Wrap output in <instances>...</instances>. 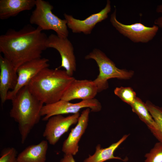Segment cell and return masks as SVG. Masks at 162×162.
I'll list each match as a JSON object with an SVG mask.
<instances>
[{"instance_id": "cell-12", "label": "cell", "mask_w": 162, "mask_h": 162, "mask_svg": "<svg viewBox=\"0 0 162 162\" xmlns=\"http://www.w3.org/2000/svg\"><path fill=\"white\" fill-rule=\"evenodd\" d=\"M90 109L83 110L75 127L72 128L62 145V151L65 154L75 155L78 152L79 143L87 127Z\"/></svg>"}, {"instance_id": "cell-5", "label": "cell", "mask_w": 162, "mask_h": 162, "mask_svg": "<svg viewBox=\"0 0 162 162\" xmlns=\"http://www.w3.org/2000/svg\"><path fill=\"white\" fill-rule=\"evenodd\" d=\"M35 7L29 18L30 24L37 25L42 31L53 30L60 37H68L69 32L67 21L52 13V5L47 1L36 0Z\"/></svg>"}, {"instance_id": "cell-3", "label": "cell", "mask_w": 162, "mask_h": 162, "mask_svg": "<svg viewBox=\"0 0 162 162\" xmlns=\"http://www.w3.org/2000/svg\"><path fill=\"white\" fill-rule=\"evenodd\" d=\"M11 100L10 116L18 124L23 144L33 127L39 122L44 104L31 93L28 85L20 89Z\"/></svg>"}, {"instance_id": "cell-11", "label": "cell", "mask_w": 162, "mask_h": 162, "mask_svg": "<svg viewBox=\"0 0 162 162\" xmlns=\"http://www.w3.org/2000/svg\"><path fill=\"white\" fill-rule=\"evenodd\" d=\"M110 1H106L105 7L100 12L90 15L83 20L74 18L72 16L64 13L65 19L67 22L68 27L74 33L82 32L86 34H91L96 24L107 19L111 11Z\"/></svg>"}, {"instance_id": "cell-22", "label": "cell", "mask_w": 162, "mask_h": 162, "mask_svg": "<svg viewBox=\"0 0 162 162\" xmlns=\"http://www.w3.org/2000/svg\"><path fill=\"white\" fill-rule=\"evenodd\" d=\"M0 162H18L17 152L13 147L3 149L0 154Z\"/></svg>"}, {"instance_id": "cell-23", "label": "cell", "mask_w": 162, "mask_h": 162, "mask_svg": "<svg viewBox=\"0 0 162 162\" xmlns=\"http://www.w3.org/2000/svg\"><path fill=\"white\" fill-rule=\"evenodd\" d=\"M156 11L158 13H162V4L157 6ZM154 24L158 26L159 28H162V16L158 17L154 20ZM161 40L162 41V37Z\"/></svg>"}, {"instance_id": "cell-1", "label": "cell", "mask_w": 162, "mask_h": 162, "mask_svg": "<svg viewBox=\"0 0 162 162\" xmlns=\"http://www.w3.org/2000/svg\"><path fill=\"white\" fill-rule=\"evenodd\" d=\"M42 31L28 24L18 31L10 29L0 36V52L16 70L24 63L41 58L42 52L47 48L48 38Z\"/></svg>"}, {"instance_id": "cell-15", "label": "cell", "mask_w": 162, "mask_h": 162, "mask_svg": "<svg viewBox=\"0 0 162 162\" xmlns=\"http://www.w3.org/2000/svg\"><path fill=\"white\" fill-rule=\"evenodd\" d=\"M36 0H0V19L3 20L16 16L21 12L31 10Z\"/></svg>"}, {"instance_id": "cell-8", "label": "cell", "mask_w": 162, "mask_h": 162, "mask_svg": "<svg viewBox=\"0 0 162 162\" xmlns=\"http://www.w3.org/2000/svg\"><path fill=\"white\" fill-rule=\"evenodd\" d=\"M46 46L47 48H54L59 52L61 64L58 68H64L67 73L73 76L76 70V62L73 46L67 38H61L51 34L48 37Z\"/></svg>"}, {"instance_id": "cell-20", "label": "cell", "mask_w": 162, "mask_h": 162, "mask_svg": "<svg viewBox=\"0 0 162 162\" xmlns=\"http://www.w3.org/2000/svg\"><path fill=\"white\" fill-rule=\"evenodd\" d=\"M114 93L123 101L130 105L134 103L137 97L136 92L130 87H116L114 89Z\"/></svg>"}, {"instance_id": "cell-21", "label": "cell", "mask_w": 162, "mask_h": 162, "mask_svg": "<svg viewBox=\"0 0 162 162\" xmlns=\"http://www.w3.org/2000/svg\"><path fill=\"white\" fill-rule=\"evenodd\" d=\"M145 157L144 162H162V142H156Z\"/></svg>"}, {"instance_id": "cell-10", "label": "cell", "mask_w": 162, "mask_h": 162, "mask_svg": "<svg viewBox=\"0 0 162 162\" xmlns=\"http://www.w3.org/2000/svg\"><path fill=\"white\" fill-rule=\"evenodd\" d=\"M49 61L47 58H41L26 62L20 66L16 70L17 84L13 90L8 92L7 100H11L20 89L27 85L42 70L49 67Z\"/></svg>"}, {"instance_id": "cell-14", "label": "cell", "mask_w": 162, "mask_h": 162, "mask_svg": "<svg viewBox=\"0 0 162 162\" xmlns=\"http://www.w3.org/2000/svg\"><path fill=\"white\" fill-rule=\"evenodd\" d=\"M0 69V97L2 103L4 104L7 100L9 91L13 90L16 87L18 75L12 64L1 54Z\"/></svg>"}, {"instance_id": "cell-18", "label": "cell", "mask_w": 162, "mask_h": 162, "mask_svg": "<svg viewBox=\"0 0 162 162\" xmlns=\"http://www.w3.org/2000/svg\"><path fill=\"white\" fill-rule=\"evenodd\" d=\"M130 106L132 111L146 124L152 134L157 130L158 127L156 122L150 113L146 104L141 99L136 97Z\"/></svg>"}, {"instance_id": "cell-6", "label": "cell", "mask_w": 162, "mask_h": 162, "mask_svg": "<svg viewBox=\"0 0 162 162\" xmlns=\"http://www.w3.org/2000/svg\"><path fill=\"white\" fill-rule=\"evenodd\" d=\"M85 108H89L91 112H98L101 110L102 106L99 100L95 98L83 100L76 103L61 100L55 103L44 105L40 114L41 116H44L43 120L46 121L55 115L78 113L81 109Z\"/></svg>"}, {"instance_id": "cell-24", "label": "cell", "mask_w": 162, "mask_h": 162, "mask_svg": "<svg viewBox=\"0 0 162 162\" xmlns=\"http://www.w3.org/2000/svg\"><path fill=\"white\" fill-rule=\"evenodd\" d=\"M60 162H76L73 155L70 154H65L61 159Z\"/></svg>"}, {"instance_id": "cell-2", "label": "cell", "mask_w": 162, "mask_h": 162, "mask_svg": "<svg viewBox=\"0 0 162 162\" xmlns=\"http://www.w3.org/2000/svg\"><path fill=\"white\" fill-rule=\"evenodd\" d=\"M75 78L69 76L65 70L58 68H45L29 83L31 93L45 104L61 100L66 90Z\"/></svg>"}, {"instance_id": "cell-16", "label": "cell", "mask_w": 162, "mask_h": 162, "mask_svg": "<svg viewBox=\"0 0 162 162\" xmlns=\"http://www.w3.org/2000/svg\"><path fill=\"white\" fill-rule=\"evenodd\" d=\"M48 142L43 140L36 145L29 146L17 156L18 162H45Z\"/></svg>"}, {"instance_id": "cell-9", "label": "cell", "mask_w": 162, "mask_h": 162, "mask_svg": "<svg viewBox=\"0 0 162 162\" xmlns=\"http://www.w3.org/2000/svg\"><path fill=\"white\" fill-rule=\"evenodd\" d=\"M80 115L78 112L66 117L58 115L51 117L47 121L43 137L50 144L55 145L71 126L77 123Z\"/></svg>"}, {"instance_id": "cell-7", "label": "cell", "mask_w": 162, "mask_h": 162, "mask_svg": "<svg viewBox=\"0 0 162 162\" xmlns=\"http://www.w3.org/2000/svg\"><path fill=\"white\" fill-rule=\"evenodd\" d=\"M115 7L110 21L112 26L121 34L135 43H148L156 36L159 28L155 25L148 27L140 22L126 25L119 21L116 18V10Z\"/></svg>"}, {"instance_id": "cell-17", "label": "cell", "mask_w": 162, "mask_h": 162, "mask_svg": "<svg viewBox=\"0 0 162 162\" xmlns=\"http://www.w3.org/2000/svg\"><path fill=\"white\" fill-rule=\"evenodd\" d=\"M129 134L124 135L117 142L112 144L108 147L103 148L100 144H98L96 147L94 153L92 155H89L85 159L83 162H104L107 160L118 159L125 161L126 160L121 158L115 156L114 153L116 149L128 137Z\"/></svg>"}, {"instance_id": "cell-19", "label": "cell", "mask_w": 162, "mask_h": 162, "mask_svg": "<svg viewBox=\"0 0 162 162\" xmlns=\"http://www.w3.org/2000/svg\"><path fill=\"white\" fill-rule=\"evenodd\" d=\"M146 106L158 127L157 131L152 134L159 142H162V108L147 101Z\"/></svg>"}, {"instance_id": "cell-4", "label": "cell", "mask_w": 162, "mask_h": 162, "mask_svg": "<svg viewBox=\"0 0 162 162\" xmlns=\"http://www.w3.org/2000/svg\"><path fill=\"white\" fill-rule=\"evenodd\" d=\"M86 59H92L96 62L99 74L93 82L98 89V93L108 88V80L110 79H128L134 73L132 71L120 69L106 55L100 50L95 48L85 57Z\"/></svg>"}, {"instance_id": "cell-13", "label": "cell", "mask_w": 162, "mask_h": 162, "mask_svg": "<svg viewBox=\"0 0 162 162\" xmlns=\"http://www.w3.org/2000/svg\"><path fill=\"white\" fill-rule=\"evenodd\" d=\"M98 89L93 80L75 79L70 85L61 100L70 101L75 99L82 100L94 98Z\"/></svg>"}]
</instances>
